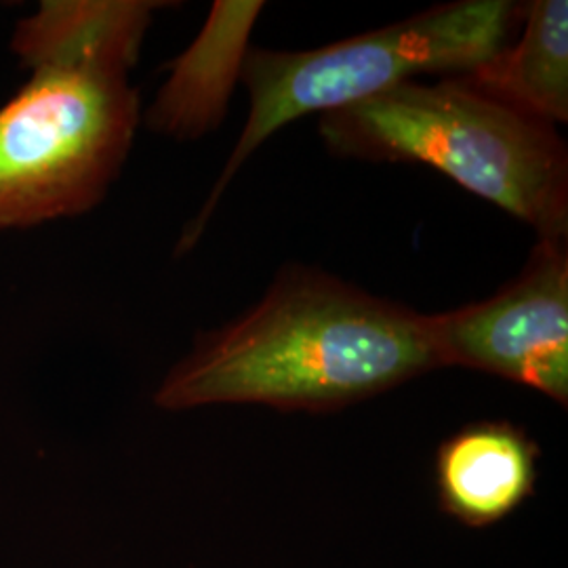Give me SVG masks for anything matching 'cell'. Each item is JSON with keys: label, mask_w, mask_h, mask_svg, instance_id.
<instances>
[{"label": "cell", "mask_w": 568, "mask_h": 568, "mask_svg": "<svg viewBox=\"0 0 568 568\" xmlns=\"http://www.w3.org/2000/svg\"><path fill=\"white\" fill-rule=\"evenodd\" d=\"M539 447L509 422L462 427L438 447L434 476L440 509L469 528L509 518L535 495Z\"/></svg>", "instance_id": "7"}, {"label": "cell", "mask_w": 568, "mask_h": 568, "mask_svg": "<svg viewBox=\"0 0 568 568\" xmlns=\"http://www.w3.org/2000/svg\"><path fill=\"white\" fill-rule=\"evenodd\" d=\"M525 9L509 0H457L312 51L251 47L241 74L248 121L201 213L183 230L178 253L199 243L232 178L284 124L344 110L424 74H467L518 37Z\"/></svg>", "instance_id": "4"}, {"label": "cell", "mask_w": 568, "mask_h": 568, "mask_svg": "<svg viewBox=\"0 0 568 568\" xmlns=\"http://www.w3.org/2000/svg\"><path fill=\"white\" fill-rule=\"evenodd\" d=\"M318 131L335 156L427 164L530 225L541 241H567L568 150L556 126L455 77L396 84L321 116Z\"/></svg>", "instance_id": "3"}, {"label": "cell", "mask_w": 568, "mask_h": 568, "mask_svg": "<svg viewBox=\"0 0 568 568\" xmlns=\"http://www.w3.org/2000/svg\"><path fill=\"white\" fill-rule=\"evenodd\" d=\"M520 39L493 60L455 79L493 102L546 124L568 121V2L535 0Z\"/></svg>", "instance_id": "8"}, {"label": "cell", "mask_w": 568, "mask_h": 568, "mask_svg": "<svg viewBox=\"0 0 568 568\" xmlns=\"http://www.w3.org/2000/svg\"><path fill=\"white\" fill-rule=\"evenodd\" d=\"M152 0H47L16 26L30 81L0 105V230L89 213L121 175L140 126L129 70Z\"/></svg>", "instance_id": "1"}, {"label": "cell", "mask_w": 568, "mask_h": 568, "mask_svg": "<svg viewBox=\"0 0 568 568\" xmlns=\"http://www.w3.org/2000/svg\"><path fill=\"white\" fill-rule=\"evenodd\" d=\"M440 366H466L568 403V246L541 241L493 297L427 314Z\"/></svg>", "instance_id": "5"}, {"label": "cell", "mask_w": 568, "mask_h": 568, "mask_svg": "<svg viewBox=\"0 0 568 568\" xmlns=\"http://www.w3.org/2000/svg\"><path fill=\"white\" fill-rule=\"evenodd\" d=\"M264 7L262 0L213 2L199 37L166 65L169 79L145 112L148 129L192 142L224 122Z\"/></svg>", "instance_id": "6"}, {"label": "cell", "mask_w": 568, "mask_h": 568, "mask_svg": "<svg viewBox=\"0 0 568 568\" xmlns=\"http://www.w3.org/2000/svg\"><path fill=\"white\" fill-rule=\"evenodd\" d=\"M440 368L427 314L316 267L286 265L262 302L201 333L154 403L328 413Z\"/></svg>", "instance_id": "2"}]
</instances>
